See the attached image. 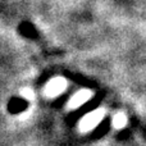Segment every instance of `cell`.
I'll use <instances>...</instances> for the list:
<instances>
[{
    "label": "cell",
    "mask_w": 146,
    "mask_h": 146,
    "mask_svg": "<svg viewBox=\"0 0 146 146\" xmlns=\"http://www.w3.org/2000/svg\"><path fill=\"white\" fill-rule=\"evenodd\" d=\"M104 118V110L101 109H98V110L91 111L90 114L83 117V119L80 123V129L82 132H87L90 129L95 128L99 123L101 122V119Z\"/></svg>",
    "instance_id": "1"
},
{
    "label": "cell",
    "mask_w": 146,
    "mask_h": 146,
    "mask_svg": "<svg viewBox=\"0 0 146 146\" xmlns=\"http://www.w3.org/2000/svg\"><path fill=\"white\" fill-rule=\"evenodd\" d=\"M67 87V81L64 78H54L46 85L45 87V95L49 98H55V96L60 95Z\"/></svg>",
    "instance_id": "2"
},
{
    "label": "cell",
    "mask_w": 146,
    "mask_h": 146,
    "mask_svg": "<svg viewBox=\"0 0 146 146\" xmlns=\"http://www.w3.org/2000/svg\"><path fill=\"white\" fill-rule=\"evenodd\" d=\"M91 96H92V92H91V91H88V90L80 91V92H77L76 95H73V98L71 99V101H69L68 106L71 109H77L78 106L83 105L86 101L90 100Z\"/></svg>",
    "instance_id": "3"
},
{
    "label": "cell",
    "mask_w": 146,
    "mask_h": 146,
    "mask_svg": "<svg viewBox=\"0 0 146 146\" xmlns=\"http://www.w3.org/2000/svg\"><path fill=\"white\" fill-rule=\"evenodd\" d=\"M126 123H127V118L123 113H118V114L114 115L113 126L115 127V128H123V127L126 126Z\"/></svg>",
    "instance_id": "4"
},
{
    "label": "cell",
    "mask_w": 146,
    "mask_h": 146,
    "mask_svg": "<svg viewBox=\"0 0 146 146\" xmlns=\"http://www.w3.org/2000/svg\"><path fill=\"white\" fill-rule=\"evenodd\" d=\"M22 95L25 96V98H30V99H32L33 94H32V91H31V90H23V91H22Z\"/></svg>",
    "instance_id": "5"
}]
</instances>
